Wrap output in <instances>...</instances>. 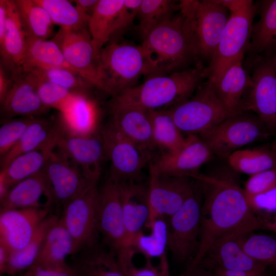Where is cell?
<instances>
[{
    "mask_svg": "<svg viewBox=\"0 0 276 276\" xmlns=\"http://www.w3.org/2000/svg\"><path fill=\"white\" fill-rule=\"evenodd\" d=\"M179 276H215L213 271L201 265H198L191 270L184 271Z\"/></svg>",
    "mask_w": 276,
    "mask_h": 276,
    "instance_id": "54",
    "label": "cell"
},
{
    "mask_svg": "<svg viewBox=\"0 0 276 276\" xmlns=\"http://www.w3.org/2000/svg\"><path fill=\"white\" fill-rule=\"evenodd\" d=\"M177 6L173 1L142 0L136 18L143 38L153 29L172 18Z\"/></svg>",
    "mask_w": 276,
    "mask_h": 276,
    "instance_id": "41",
    "label": "cell"
},
{
    "mask_svg": "<svg viewBox=\"0 0 276 276\" xmlns=\"http://www.w3.org/2000/svg\"><path fill=\"white\" fill-rule=\"evenodd\" d=\"M152 139L160 153H173L182 147L185 139L168 110H148Z\"/></svg>",
    "mask_w": 276,
    "mask_h": 276,
    "instance_id": "32",
    "label": "cell"
},
{
    "mask_svg": "<svg viewBox=\"0 0 276 276\" xmlns=\"http://www.w3.org/2000/svg\"><path fill=\"white\" fill-rule=\"evenodd\" d=\"M7 0L0 1V43L4 39L5 36L7 16Z\"/></svg>",
    "mask_w": 276,
    "mask_h": 276,
    "instance_id": "52",
    "label": "cell"
},
{
    "mask_svg": "<svg viewBox=\"0 0 276 276\" xmlns=\"http://www.w3.org/2000/svg\"><path fill=\"white\" fill-rule=\"evenodd\" d=\"M72 259L75 276H126L117 255L105 244L83 249Z\"/></svg>",
    "mask_w": 276,
    "mask_h": 276,
    "instance_id": "26",
    "label": "cell"
},
{
    "mask_svg": "<svg viewBox=\"0 0 276 276\" xmlns=\"http://www.w3.org/2000/svg\"><path fill=\"white\" fill-rule=\"evenodd\" d=\"M27 72H32L41 79L75 93H87L94 87L78 74L67 68H38Z\"/></svg>",
    "mask_w": 276,
    "mask_h": 276,
    "instance_id": "44",
    "label": "cell"
},
{
    "mask_svg": "<svg viewBox=\"0 0 276 276\" xmlns=\"http://www.w3.org/2000/svg\"><path fill=\"white\" fill-rule=\"evenodd\" d=\"M22 276H75L71 265L66 262L53 264H33Z\"/></svg>",
    "mask_w": 276,
    "mask_h": 276,
    "instance_id": "50",
    "label": "cell"
},
{
    "mask_svg": "<svg viewBox=\"0 0 276 276\" xmlns=\"http://www.w3.org/2000/svg\"><path fill=\"white\" fill-rule=\"evenodd\" d=\"M99 131L106 159L110 162L108 178L119 183L138 181L142 170L153 156L108 122Z\"/></svg>",
    "mask_w": 276,
    "mask_h": 276,
    "instance_id": "10",
    "label": "cell"
},
{
    "mask_svg": "<svg viewBox=\"0 0 276 276\" xmlns=\"http://www.w3.org/2000/svg\"><path fill=\"white\" fill-rule=\"evenodd\" d=\"M150 233H140L135 238L132 248L142 253L145 258L160 259L166 255L168 243V227L165 219L157 218L146 226Z\"/></svg>",
    "mask_w": 276,
    "mask_h": 276,
    "instance_id": "39",
    "label": "cell"
},
{
    "mask_svg": "<svg viewBox=\"0 0 276 276\" xmlns=\"http://www.w3.org/2000/svg\"><path fill=\"white\" fill-rule=\"evenodd\" d=\"M59 116L65 129L72 134L90 135L100 130L97 105L87 93H77Z\"/></svg>",
    "mask_w": 276,
    "mask_h": 276,
    "instance_id": "28",
    "label": "cell"
},
{
    "mask_svg": "<svg viewBox=\"0 0 276 276\" xmlns=\"http://www.w3.org/2000/svg\"><path fill=\"white\" fill-rule=\"evenodd\" d=\"M31 75L38 96L44 106L49 109L54 108L61 112L77 93L38 77Z\"/></svg>",
    "mask_w": 276,
    "mask_h": 276,
    "instance_id": "43",
    "label": "cell"
},
{
    "mask_svg": "<svg viewBox=\"0 0 276 276\" xmlns=\"http://www.w3.org/2000/svg\"><path fill=\"white\" fill-rule=\"evenodd\" d=\"M56 148L87 179L98 183L103 163L106 159L100 131L90 135H77L70 133L64 128Z\"/></svg>",
    "mask_w": 276,
    "mask_h": 276,
    "instance_id": "16",
    "label": "cell"
},
{
    "mask_svg": "<svg viewBox=\"0 0 276 276\" xmlns=\"http://www.w3.org/2000/svg\"><path fill=\"white\" fill-rule=\"evenodd\" d=\"M141 47L148 77L176 72L196 56L191 28L181 13L151 30Z\"/></svg>",
    "mask_w": 276,
    "mask_h": 276,
    "instance_id": "2",
    "label": "cell"
},
{
    "mask_svg": "<svg viewBox=\"0 0 276 276\" xmlns=\"http://www.w3.org/2000/svg\"><path fill=\"white\" fill-rule=\"evenodd\" d=\"M64 130L60 116L54 119L36 117L17 144L1 157V169L15 157L41 149H54Z\"/></svg>",
    "mask_w": 276,
    "mask_h": 276,
    "instance_id": "23",
    "label": "cell"
},
{
    "mask_svg": "<svg viewBox=\"0 0 276 276\" xmlns=\"http://www.w3.org/2000/svg\"><path fill=\"white\" fill-rule=\"evenodd\" d=\"M59 218L55 214L49 215L40 224L26 246L11 250L4 273L14 275L24 272L34 263L48 232Z\"/></svg>",
    "mask_w": 276,
    "mask_h": 276,
    "instance_id": "34",
    "label": "cell"
},
{
    "mask_svg": "<svg viewBox=\"0 0 276 276\" xmlns=\"http://www.w3.org/2000/svg\"><path fill=\"white\" fill-rule=\"evenodd\" d=\"M73 251L72 238L59 217L48 232L34 264L64 262Z\"/></svg>",
    "mask_w": 276,
    "mask_h": 276,
    "instance_id": "35",
    "label": "cell"
},
{
    "mask_svg": "<svg viewBox=\"0 0 276 276\" xmlns=\"http://www.w3.org/2000/svg\"><path fill=\"white\" fill-rule=\"evenodd\" d=\"M46 184L48 203L63 206L97 183L87 179L59 151H52L42 170Z\"/></svg>",
    "mask_w": 276,
    "mask_h": 276,
    "instance_id": "11",
    "label": "cell"
},
{
    "mask_svg": "<svg viewBox=\"0 0 276 276\" xmlns=\"http://www.w3.org/2000/svg\"><path fill=\"white\" fill-rule=\"evenodd\" d=\"M54 150H37L15 157L1 169L0 185L9 190L18 182L41 171Z\"/></svg>",
    "mask_w": 276,
    "mask_h": 276,
    "instance_id": "30",
    "label": "cell"
},
{
    "mask_svg": "<svg viewBox=\"0 0 276 276\" xmlns=\"http://www.w3.org/2000/svg\"><path fill=\"white\" fill-rule=\"evenodd\" d=\"M142 0H124L114 24L110 40L111 42H117L133 23L137 17Z\"/></svg>",
    "mask_w": 276,
    "mask_h": 276,
    "instance_id": "47",
    "label": "cell"
},
{
    "mask_svg": "<svg viewBox=\"0 0 276 276\" xmlns=\"http://www.w3.org/2000/svg\"><path fill=\"white\" fill-rule=\"evenodd\" d=\"M49 15L54 25L64 29L88 26L90 16L81 13L66 0H35Z\"/></svg>",
    "mask_w": 276,
    "mask_h": 276,
    "instance_id": "40",
    "label": "cell"
},
{
    "mask_svg": "<svg viewBox=\"0 0 276 276\" xmlns=\"http://www.w3.org/2000/svg\"><path fill=\"white\" fill-rule=\"evenodd\" d=\"M98 193L96 186L63 206L60 218L73 239L72 255L98 243Z\"/></svg>",
    "mask_w": 276,
    "mask_h": 276,
    "instance_id": "12",
    "label": "cell"
},
{
    "mask_svg": "<svg viewBox=\"0 0 276 276\" xmlns=\"http://www.w3.org/2000/svg\"><path fill=\"white\" fill-rule=\"evenodd\" d=\"M108 122L122 134L153 156L155 151L148 111L112 99Z\"/></svg>",
    "mask_w": 276,
    "mask_h": 276,
    "instance_id": "19",
    "label": "cell"
},
{
    "mask_svg": "<svg viewBox=\"0 0 276 276\" xmlns=\"http://www.w3.org/2000/svg\"><path fill=\"white\" fill-rule=\"evenodd\" d=\"M243 58L241 56L235 60L213 84L217 97L232 116L242 114L245 109L243 96L252 85L251 77L243 67Z\"/></svg>",
    "mask_w": 276,
    "mask_h": 276,
    "instance_id": "25",
    "label": "cell"
},
{
    "mask_svg": "<svg viewBox=\"0 0 276 276\" xmlns=\"http://www.w3.org/2000/svg\"><path fill=\"white\" fill-rule=\"evenodd\" d=\"M56 67L74 71L54 41L52 39L27 40L26 51L21 66L22 70L27 72L34 69Z\"/></svg>",
    "mask_w": 276,
    "mask_h": 276,
    "instance_id": "31",
    "label": "cell"
},
{
    "mask_svg": "<svg viewBox=\"0 0 276 276\" xmlns=\"http://www.w3.org/2000/svg\"><path fill=\"white\" fill-rule=\"evenodd\" d=\"M0 103L2 119L37 117L50 110L41 102L30 73L21 68L12 72L9 87Z\"/></svg>",
    "mask_w": 276,
    "mask_h": 276,
    "instance_id": "18",
    "label": "cell"
},
{
    "mask_svg": "<svg viewBox=\"0 0 276 276\" xmlns=\"http://www.w3.org/2000/svg\"><path fill=\"white\" fill-rule=\"evenodd\" d=\"M209 269H211L213 271L215 276H228L219 267H215Z\"/></svg>",
    "mask_w": 276,
    "mask_h": 276,
    "instance_id": "55",
    "label": "cell"
},
{
    "mask_svg": "<svg viewBox=\"0 0 276 276\" xmlns=\"http://www.w3.org/2000/svg\"><path fill=\"white\" fill-rule=\"evenodd\" d=\"M202 201L196 191L182 207L167 218V249L174 260L185 264L187 268L197 251L201 224Z\"/></svg>",
    "mask_w": 276,
    "mask_h": 276,
    "instance_id": "9",
    "label": "cell"
},
{
    "mask_svg": "<svg viewBox=\"0 0 276 276\" xmlns=\"http://www.w3.org/2000/svg\"><path fill=\"white\" fill-rule=\"evenodd\" d=\"M272 60V63H273V66H274V68H275V70L276 71V55L275 56V57H274V58Z\"/></svg>",
    "mask_w": 276,
    "mask_h": 276,
    "instance_id": "58",
    "label": "cell"
},
{
    "mask_svg": "<svg viewBox=\"0 0 276 276\" xmlns=\"http://www.w3.org/2000/svg\"><path fill=\"white\" fill-rule=\"evenodd\" d=\"M124 2V0H99L90 15L88 28L98 55L110 40L114 24Z\"/></svg>",
    "mask_w": 276,
    "mask_h": 276,
    "instance_id": "33",
    "label": "cell"
},
{
    "mask_svg": "<svg viewBox=\"0 0 276 276\" xmlns=\"http://www.w3.org/2000/svg\"><path fill=\"white\" fill-rule=\"evenodd\" d=\"M45 193L46 184L41 171L12 186L0 200L1 211L41 208L39 200Z\"/></svg>",
    "mask_w": 276,
    "mask_h": 276,
    "instance_id": "29",
    "label": "cell"
},
{
    "mask_svg": "<svg viewBox=\"0 0 276 276\" xmlns=\"http://www.w3.org/2000/svg\"><path fill=\"white\" fill-rule=\"evenodd\" d=\"M276 38V0L262 2L260 17L252 27L250 51L259 53L269 49Z\"/></svg>",
    "mask_w": 276,
    "mask_h": 276,
    "instance_id": "38",
    "label": "cell"
},
{
    "mask_svg": "<svg viewBox=\"0 0 276 276\" xmlns=\"http://www.w3.org/2000/svg\"><path fill=\"white\" fill-rule=\"evenodd\" d=\"M245 235L231 234L220 238L198 265L248 272L265 269L267 266L254 260L243 249L242 240Z\"/></svg>",
    "mask_w": 276,
    "mask_h": 276,
    "instance_id": "22",
    "label": "cell"
},
{
    "mask_svg": "<svg viewBox=\"0 0 276 276\" xmlns=\"http://www.w3.org/2000/svg\"><path fill=\"white\" fill-rule=\"evenodd\" d=\"M52 39L58 45L72 70L97 88L99 55L88 26L77 29L60 28Z\"/></svg>",
    "mask_w": 276,
    "mask_h": 276,
    "instance_id": "14",
    "label": "cell"
},
{
    "mask_svg": "<svg viewBox=\"0 0 276 276\" xmlns=\"http://www.w3.org/2000/svg\"><path fill=\"white\" fill-rule=\"evenodd\" d=\"M7 1L6 31L0 43L1 62L12 72L21 68L27 45V37L14 0Z\"/></svg>",
    "mask_w": 276,
    "mask_h": 276,
    "instance_id": "27",
    "label": "cell"
},
{
    "mask_svg": "<svg viewBox=\"0 0 276 276\" xmlns=\"http://www.w3.org/2000/svg\"><path fill=\"white\" fill-rule=\"evenodd\" d=\"M272 133L258 117L239 114L228 117L199 137L213 154L227 158L239 148Z\"/></svg>",
    "mask_w": 276,
    "mask_h": 276,
    "instance_id": "8",
    "label": "cell"
},
{
    "mask_svg": "<svg viewBox=\"0 0 276 276\" xmlns=\"http://www.w3.org/2000/svg\"><path fill=\"white\" fill-rule=\"evenodd\" d=\"M227 159L232 169L250 176L276 168V152L272 149L237 150Z\"/></svg>",
    "mask_w": 276,
    "mask_h": 276,
    "instance_id": "37",
    "label": "cell"
},
{
    "mask_svg": "<svg viewBox=\"0 0 276 276\" xmlns=\"http://www.w3.org/2000/svg\"><path fill=\"white\" fill-rule=\"evenodd\" d=\"M276 187V168L252 175L243 189L247 198L252 197Z\"/></svg>",
    "mask_w": 276,
    "mask_h": 276,
    "instance_id": "48",
    "label": "cell"
},
{
    "mask_svg": "<svg viewBox=\"0 0 276 276\" xmlns=\"http://www.w3.org/2000/svg\"><path fill=\"white\" fill-rule=\"evenodd\" d=\"M272 149L276 152V141L273 143L272 146Z\"/></svg>",
    "mask_w": 276,
    "mask_h": 276,
    "instance_id": "59",
    "label": "cell"
},
{
    "mask_svg": "<svg viewBox=\"0 0 276 276\" xmlns=\"http://www.w3.org/2000/svg\"><path fill=\"white\" fill-rule=\"evenodd\" d=\"M0 276H4V275H3V274H1V275H0Z\"/></svg>",
    "mask_w": 276,
    "mask_h": 276,
    "instance_id": "60",
    "label": "cell"
},
{
    "mask_svg": "<svg viewBox=\"0 0 276 276\" xmlns=\"http://www.w3.org/2000/svg\"><path fill=\"white\" fill-rule=\"evenodd\" d=\"M124 224L126 248H133L136 236L143 232L150 218L148 187L138 181L119 183Z\"/></svg>",
    "mask_w": 276,
    "mask_h": 276,
    "instance_id": "24",
    "label": "cell"
},
{
    "mask_svg": "<svg viewBox=\"0 0 276 276\" xmlns=\"http://www.w3.org/2000/svg\"><path fill=\"white\" fill-rule=\"evenodd\" d=\"M149 166L150 214L146 226L156 219L168 218L173 215L196 190L190 180L191 177L160 173L151 162Z\"/></svg>",
    "mask_w": 276,
    "mask_h": 276,
    "instance_id": "13",
    "label": "cell"
},
{
    "mask_svg": "<svg viewBox=\"0 0 276 276\" xmlns=\"http://www.w3.org/2000/svg\"><path fill=\"white\" fill-rule=\"evenodd\" d=\"M212 155L199 136L190 134L185 137L180 150L173 153H160L150 162L160 173L190 177Z\"/></svg>",
    "mask_w": 276,
    "mask_h": 276,
    "instance_id": "21",
    "label": "cell"
},
{
    "mask_svg": "<svg viewBox=\"0 0 276 276\" xmlns=\"http://www.w3.org/2000/svg\"><path fill=\"white\" fill-rule=\"evenodd\" d=\"M180 13L189 21L196 55L212 56L229 19L220 1H180Z\"/></svg>",
    "mask_w": 276,
    "mask_h": 276,
    "instance_id": "6",
    "label": "cell"
},
{
    "mask_svg": "<svg viewBox=\"0 0 276 276\" xmlns=\"http://www.w3.org/2000/svg\"><path fill=\"white\" fill-rule=\"evenodd\" d=\"M27 40H47L53 33L49 15L35 0H14Z\"/></svg>",
    "mask_w": 276,
    "mask_h": 276,
    "instance_id": "36",
    "label": "cell"
},
{
    "mask_svg": "<svg viewBox=\"0 0 276 276\" xmlns=\"http://www.w3.org/2000/svg\"><path fill=\"white\" fill-rule=\"evenodd\" d=\"M145 258L146 263L142 267H136L133 261L127 264L123 268L126 276H170L167 255L159 259L157 266L154 265L150 259Z\"/></svg>",
    "mask_w": 276,
    "mask_h": 276,
    "instance_id": "49",
    "label": "cell"
},
{
    "mask_svg": "<svg viewBox=\"0 0 276 276\" xmlns=\"http://www.w3.org/2000/svg\"><path fill=\"white\" fill-rule=\"evenodd\" d=\"M205 77L204 69L200 67L149 77L143 83L126 89L112 99L147 111L160 110L189 99Z\"/></svg>",
    "mask_w": 276,
    "mask_h": 276,
    "instance_id": "3",
    "label": "cell"
},
{
    "mask_svg": "<svg viewBox=\"0 0 276 276\" xmlns=\"http://www.w3.org/2000/svg\"><path fill=\"white\" fill-rule=\"evenodd\" d=\"M11 249L5 244L0 241V272L5 273L9 259Z\"/></svg>",
    "mask_w": 276,
    "mask_h": 276,
    "instance_id": "53",
    "label": "cell"
},
{
    "mask_svg": "<svg viewBox=\"0 0 276 276\" xmlns=\"http://www.w3.org/2000/svg\"><path fill=\"white\" fill-rule=\"evenodd\" d=\"M181 132L199 134L232 116L217 97L210 81L196 95L168 109Z\"/></svg>",
    "mask_w": 276,
    "mask_h": 276,
    "instance_id": "7",
    "label": "cell"
},
{
    "mask_svg": "<svg viewBox=\"0 0 276 276\" xmlns=\"http://www.w3.org/2000/svg\"><path fill=\"white\" fill-rule=\"evenodd\" d=\"M247 199L254 214L266 230L276 234V187Z\"/></svg>",
    "mask_w": 276,
    "mask_h": 276,
    "instance_id": "45",
    "label": "cell"
},
{
    "mask_svg": "<svg viewBox=\"0 0 276 276\" xmlns=\"http://www.w3.org/2000/svg\"><path fill=\"white\" fill-rule=\"evenodd\" d=\"M50 214V209L47 207L1 211L0 241L11 250L24 248Z\"/></svg>",
    "mask_w": 276,
    "mask_h": 276,
    "instance_id": "20",
    "label": "cell"
},
{
    "mask_svg": "<svg viewBox=\"0 0 276 276\" xmlns=\"http://www.w3.org/2000/svg\"><path fill=\"white\" fill-rule=\"evenodd\" d=\"M97 223L108 248L117 255L127 249L120 185L109 178L98 189Z\"/></svg>",
    "mask_w": 276,
    "mask_h": 276,
    "instance_id": "15",
    "label": "cell"
},
{
    "mask_svg": "<svg viewBox=\"0 0 276 276\" xmlns=\"http://www.w3.org/2000/svg\"><path fill=\"white\" fill-rule=\"evenodd\" d=\"M265 276H276V268L267 267L266 269Z\"/></svg>",
    "mask_w": 276,
    "mask_h": 276,
    "instance_id": "56",
    "label": "cell"
},
{
    "mask_svg": "<svg viewBox=\"0 0 276 276\" xmlns=\"http://www.w3.org/2000/svg\"><path fill=\"white\" fill-rule=\"evenodd\" d=\"M77 9L82 13L90 16L94 12L99 0L73 1Z\"/></svg>",
    "mask_w": 276,
    "mask_h": 276,
    "instance_id": "51",
    "label": "cell"
},
{
    "mask_svg": "<svg viewBox=\"0 0 276 276\" xmlns=\"http://www.w3.org/2000/svg\"><path fill=\"white\" fill-rule=\"evenodd\" d=\"M266 268L263 270L252 272L248 276H265Z\"/></svg>",
    "mask_w": 276,
    "mask_h": 276,
    "instance_id": "57",
    "label": "cell"
},
{
    "mask_svg": "<svg viewBox=\"0 0 276 276\" xmlns=\"http://www.w3.org/2000/svg\"><path fill=\"white\" fill-rule=\"evenodd\" d=\"M230 12L219 42L211 57L205 76L213 85L217 83L229 66L244 56L251 38L256 6L252 1H220Z\"/></svg>",
    "mask_w": 276,
    "mask_h": 276,
    "instance_id": "4",
    "label": "cell"
},
{
    "mask_svg": "<svg viewBox=\"0 0 276 276\" xmlns=\"http://www.w3.org/2000/svg\"><path fill=\"white\" fill-rule=\"evenodd\" d=\"M242 247L254 260L267 267L276 268V234L250 233L244 236Z\"/></svg>",
    "mask_w": 276,
    "mask_h": 276,
    "instance_id": "42",
    "label": "cell"
},
{
    "mask_svg": "<svg viewBox=\"0 0 276 276\" xmlns=\"http://www.w3.org/2000/svg\"><path fill=\"white\" fill-rule=\"evenodd\" d=\"M251 79L245 109L255 112L272 132L276 128V71L272 59L264 58L258 61Z\"/></svg>",
    "mask_w": 276,
    "mask_h": 276,
    "instance_id": "17",
    "label": "cell"
},
{
    "mask_svg": "<svg viewBox=\"0 0 276 276\" xmlns=\"http://www.w3.org/2000/svg\"><path fill=\"white\" fill-rule=\"evenodd\" d=\"M148 75L141 45L110 42L99 53L97 88L116 97Z\"/></svg>",
    "mask_w": 276,
    "mask_h": 276,
    "instance_id": "5",
    "label": "cell"
},
{
    "mask_svg": "<svg viewBox=\"0 0 276 276\" xmlns=\"http://www.w3.org/2000/svg\"><path fill=\"white\" fill-rule=\"evenodd\" d=\"M36 117L2 119L0 128V156L6 154L20 140Z\"/></svg>",
    "mask_w": 276,
    "mask_h": 276,
    "instance_id": "46",
    "label": "cell"
},
{
    "mask_svg": "<svg viewBox=\"0 0 276 276\" xmlns=\"http://www.w3.org/2000/svg\"><path fill=\"white\" fill-rule=\"evenodd\" d=\"M202 185L199 243L195 256L185 271L196 266L213 244L231 234L247 235L266 229L252 212L243 189L233 181L195 173Z\"/></svg>",
    "mask_w": 276,
    "mask_h": 276,
    "instance_id": "1",
    "label": "cell"
}]
</instances>
